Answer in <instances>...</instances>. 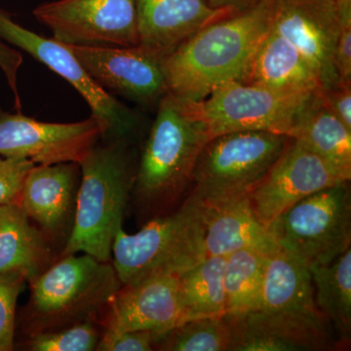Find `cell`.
Wrapping results in <instances>:
<instances>
[{
    "label": "cell",
    "mask_w": 351,
    "mask_h": 351,
    "mask_svg": "<svg viewBox=\"0 0 351 351\" xmlns=\"http://www.w3.org/2000/svg\"><path fill=\"white\" fill-rule=\"evenodd\" d=\"M23 64V56L19 51L13 49L11 46L0 38V69L3 71L12 90L15 99V108L18 112L22 110L19 90H18V73Z\"/></svg>",
    "instance_id": "obj_34"
},
{
    "label": "cell",
    "mask_w": 351,
    "mask_h": 351,
    "mask_svg": "<svg viewBox=\"0 0 351 351\" xmlns=\"http://www.w3.org/2000/svg\"><path fill=\"white\" fill-rule=\"evenodd\" d=\"M138 45L167 57L206 25L234 15L206 0H136Z\"/></svg>",
    "instance_id": "obj_18"
},
{
    "label": "cell",
    "mask_w": 351,
    "mask_h": 351,
    "mask_svg": "<svg viewBox=\"0 0 351 351\" xmlns=\"http://www.w3.org/2000/svg\"><path fill=\"white\" fill-rule=\"evenodd\" d=\"M210 138L195 101L164 95L135 175L138 197L149 204H165L179 196Z\"/></svg>",
    "instance_id": "obj_4"
},
{
    "label": "cell",
    "mask_w": 351,
    "mask_h": 351,
    "mask_svg": "<svg viewBox=\"0 0 351 351\" xmlns=\"http://www.w3.org/2000/svg\"><path fill=\"white\" fill-rule=\"evenodd\" d=\"M351 0H272L270 29L290 41L306 58L323 90L339 82L335 49Z\"/></svg>",
    "instance_id": "obj_11"
},
{
    "label": "cell",
    "mask_w": 351,
    "mask_h": 351,
    "mask_svg": "<svg viewBox=\"0 0 351 351\" xmlns=\"http://www.w3.org/2000/svg\"><path fill=\"white\" fill-rule=\"evenodd\" d=\"M206 256L226 257L240 250L270 256L280 250L269 226L254 212L248 196L221 204L204 205Z\"/></svg>",
    "instance_id": "obj_19"
},
{
    "label": "cell",
    "mask_w": 351,
    "mask_h": 351,
    "mask_svg": "<svg viewBox=\"0 0 351 351\" xmlns=\"http://www.w3.org/2000/svg\"><path fill=\"white\" fill-rule=\"evenodd\" d=\"M43 230L18 204L0 206V274L22 271L27 281L50 267L51 249Z\"/></svg>",
    "instance_id": "obj_22"
},
{
    "label": "cell",
    "mask_w": 351,
    "mask_h": 351,
    "mask_svg": "<svg viewBox=\"0 0 351 351\" xmlns=\"http://www.w3.org/2000/svg\"><path fill=\"white\" fill-rule=\"evenodd\" d=\"M0 38L29 53L75 88L89 106L91 117L98 122L101 138L127 143L137 133L140 125L138 115L95 82L66 44L25 29L2 9Z\"/></svg>",
    "instance_id": "obj_9"
},
{
    "label": "cell",
    "mask_w": 351,
    "mask_h": 351,
    "mask_svg": "<svg viewBox=\"0 0 351 351\" xmlns=\"http://www.w3.org/2000/svg\"><path fill=\"white\" fill-rule=\"evenodd\" d=\"M334 61L339 82H351V9L343 14Z\"/></svg>",
    "instance_id": "obj_32"
},
{
    "label": "cell",
    "mask_w": 351,
    "mask_h": 351,
    "mask_svg": "<svg viewBox=\"0 0 351 351\" xmlns=\"http://www.w3.org/2000/svg\"><path fill=\"white\" fill-rule=\"evenodd\" d=\"M241 82L289 92L323 90L316 71L301 52L270 29L261 43Z\"/></svg>",
    "instance_id": "obj_20"
},
{
    "label": "cell",
    "mask_w": 351,
    "mask_h": 351,
    "mask_svg": "<svg viewBox=\"0 0 351 351\" xmlns=\"http://www.w3.org/2000/svg\"><path fill=\"white\" fill-rule=\"evenodd\" d=\"M101 138L93 117L75 123H48L0 108V156L36 165L80 164Z\"/></svg>",
    "instance_id": "obj_13"
},
{
    "label": "cell",
    "mask_w": 351,
    "mask_h": 351,
    "mask_svg": "<svg viewBox=\"0 0 351 351\" xmlns=\"http://www.w3.org/2000/svg\"><path fill=\"white\" fill-rule=\"evenodd\" d=\"M234 329L228 314L203 316L182 322L156 341L166 351H233Z\"/></svg>",
    "instance_id": "obj_27"
},
{
    "label": "cell",
    "mask_w": 351,
    "mask_h": 351,
    "mask_svg": "<svg viewBox=\"0 0 351 351\" xmlns=\"http://www.w3.org/2000/svg\"><path fill=\"white\" fill-rule=\"evenodd\" d=\"M25 281L22 271L0 274V351L15 348L17 302Z\"/></svg>",
    "instance_id": "obj_29"
},
{
    "label": "cell",
    "mask_w": 351,
    "mask_h": 351,
    "mask_svg": "<svg viewBox=\"0 0 351 351\" xmlns=\"http://www.w3.org/2000/svg\"><path fill=\"white\" fill-rule=\"evenodd\" d=\"M95 82L107 91L142 105H152L168 93L166 56L143 47L69 45Z\"/></svg>",
    "instance_id": "obj_14"
},
{
    "label": "cell",
    "mask_w": 351,
    "mask_h": 351,
    "mask_svg": "<svg viewBox=\"0 0 351 351\" xmlns=\"http://www.w3.org/2000/svg\"><path fill=\"white\" fill-rule=\"evenodd\" d=\"M27 282L22 326L29 336L95 320L122 286L112 263L88 254L63 256Z\"/></svg>",
    "instance_id": "obj_3"
},
{
    "label": "cell",
    "mask_w": 351,
    "mask_h": 351,
    "mask_svg": "<svg viewBox=\"0 0 351 351\" xmlns=\"http://www.w3.org/2000/svg\"><path fill=\"white\" fill-rule=\"evenodd\" d=\"M34 17L69 45L138 46L136 0H57L36 7Z\"/></svg>",
    "instance_id": "obj_10"
},
{
    "label": "cell",
    "mask_w": 351,
    "mask_h": 351,
    "mask_svg": "<svg viewBox=\"0 0 351 351\" xmlns=\"http://www.w3.org/2000/svg\"><path fill=\"white\" fill-rule=\"evenodd\" d=\"M272 0L217 21L178 46L164 63L168 93L189 101L242 82L270 31Z\"/></svg>",
    "instance_id": "obj_1"
},
{
    "label": "cell",
    "mask_w": 351,
    "mask_h": 351,
    "mask_svg": "<svg viewBox=\"0 0 351 351\" xmlns=\"http://www.w3.org/2000/svg\"><path fill=\"white\" fill-rule=\"evenodd\" d=\"M230 316L234 329L235 351H311L332 348L329 320L321 313L288 314L256 309Z\"/></svg>",
    "instance_id": "obj_16"
},
{
    "label": "cell",
    "mask_w": 351,
    "mask_h": 351,
    "mask_svg": "<svg viewBox=\"0 0 351 351\" xmlns=\"http://www.w3.org/2000/svg\"><path fill=\"white\" fill-rule=\"evenodd\" d=\"M105 311L104 334L144 330L159 339L186 320L179 277L164 274L122 285Z\"/></svg>",
    "instance_id": "obj_15"
},
{
    "label": "cell",
    "mask_w": 351,
    "mask_h": 351,
    "mask_svg": "<svg viewBox=\"0 0 351 351\" xmlns=\"http://www.w3.org/2000/svg\"><path fill=\"white\" fill-rule=\"evenodd\" d=\"M316 306L341 339L351 334V248L332 262L309 267Z\"/></svg>",
    "instance_id": "obj_24"
},
{
    "label": "cell",
    "mask_w": 351,
    "mask_h": 351,
    "mask_svg": "<svg viewBox=\"0 0 351 351\" xmlns=\"http://www.w3.org/2000/svg\"><path fill=\"white\" fill-rule=\"evenodd\" d=\"M80 164L36 165L25 177L18 205L47 237L71 234L75 219Z\"/></svg>",
    "instance_id": "obj_17"
},
{
    "label": "cell",
    "mask_w": 351,
    "mask_h": 351,
    "mask_svg": "<svg viewBox=\"0 0 351 351\" xmlns=\"http://www.w3.org/2000/svg\"><path fill=\"white\" fill-rule=\"evenodd\" d=\"M290 138L322 157L350 181L351 130L325 107L322 91L295 124Z\"/></svg>",
    "instance_id": "obj_23"
},
{
    "label": "cell",
    "mask_w": 351,
    "mask_h": 351,
    "mask_svg": "<svg viewBox=\"0 0 351 351\" xmlns=\"http://www.w3.org/2000/svg\"><path fill=\"white\" fill-rule=\"evenodd\" d=\"M206 257L204 204L191 195L179 209L157 217L138 232L119 228L112 246V265L122 285L191 269Z\"/></svg>",
    "instance_id": "obj_5"
},
{
    "label": "cell",
    "mask_w": 351,
    "mask_h": 351,
    "mask_svg": "<svg viewBox=\"0 0 351 351\" xmlns=\"http://www.w3.org/2000/svg\"><path fill=\"white\" fill-rule=\"evenodd\" d=\"M346 182L350 181L331 164L289 137L280 156L248 197L258 218L269 226L307 196Z\"/></svg>",
    "instance_id": "obj_12"
},
{
    "label": "cell",
    "mask_w": 351,
    "mask_h": 351,
    "mask_svg": "<svg viewBox=\"0 0 351 351\" xmlns=\"http://www.w3.org/2000/svg\"><path fill=\"white\" fill-rule=\"evenodd\" d=\"M321 91H281L234 82L217 88L196 103V108L211 138L242 131H265L290 137Z\"/></svg>",
    "instance_id": "obj_8"
},
{
    "label": "cell",
    "mask_w": 351,
    "mask_h": 351,
    "mask_svg": "<svg viewBox=\"0 0 351 351\" xmlns=\"http://www.w3.org/2000/svg\"><path fill=\"white\" fill-rule=\"evenodd\" d=\"M29 337L27 343L29 350L92 351L96 350L101 334L95 325V320H87Z\"/></svg>",
    "instance_id": "obj_28"
},
{
    "label": "cell",
    "mask_w": 351,
    "mask_h": 351,
    "mask_svg": "<svg viewBox=\"0 0 351 351\" xmlns=\"http://www.w3.org/2000/svg\"><path fill=\"white\" fill-rule=\"evenodd\" d=\"M36 165L27 159L0 156V206L18 204L25 177Z\"/></svg>",
    "instance_id": "obj_30"
},
{
    "label": "cell",
    "mask_w": 351,
    "mask_h": 351,
    "mask_svg": "<svg viewBox=\"0 0 351 351\" xmlns=\"http://www.w3.org/2000/svg\"><path fill=\"white\" fill-rule=\"evenodd\" d=\"M325 107L351 130V82H339L322 90Z\"/></svg>",
    "instance_id": "obj_33"
},
{
    "label": "cell",
    "mask_w": 351,
    "mask_h": 351,
    "mask_svg": "<svg viewBox=\"0 0 351 351\" xmlns=\"http://www.w3.org/2000/svg\"><path fill=\"white\" fill-rule=\"evenodd\" d=\"M126 145H96L80 163L75 219L62 257L80 253L101 262L112 260L113 241L135 182Z\"/></svg>",
    "instance_id": "obj_2"
},
{
    "label": "cell",
    "mask_w": 351,
    "mask_h": 351,
    "mask_svg": "<svg viewBox=\"0 0 351 351\" xmlns=\"http://www.w3.org/2000/svg\"><path fill=\"white\" fill-rule=\"evenodd\" d=\"M269 257L255 250H240L226 256V314L239 315L258 308Z\"/></svg>",
    "instance_id": "obj_26"
},
{
    "label": "cell",
    "mask_w": 351,
    "mask_h": 351,
    "mask_svg": "<svg viewBox=\"0 0 351 351\" xmlns=\"http://www.w3.org/2000/svg\"><path fill=\"white\" fill-rule=\"evenodd\" d=\"M350 182L307 196L271 221L281 250L306 267L324 265L350 248Z\"/></svg>",
    "instance_id": "obj_7"
},
{
    "label": "cell",
    "mask_w": 351,
    "mask_h": 351,
    "mask_svg": "<svg viewBox=\"0 0 351 351\" xmlns=\"http://www.w3.org/2000/svg\"><path fill=\"white\" fill-rule=\"evenodd\" d=\"M257 309L277 313H320L308 267L281 249L270 255Z\"/></svg>",
    "instance_id": "obj_21"
},
{
    "label": "cell",
    "mask_w": 351,
    "mask_h": 351,
    "mask_svg": "<svg viewBox=\"0 0 351 351\" xmlns=\"http://www.w3.org/2000/svg\"><path fill=\"white\" fill-rule=\"evenodd\" d=\"M226 258L206 256L178 276L186 320L226 314Z\"/></svg>",
    "instance_id": "obj_25"
},
{
    "label": "cell",
    "mask_w": 351,
    "mask_h": 351,
    "mask_svg": "<svg viewBox=\"0 0 351 351\" xmlns=\"http://www.w3.org/2000/svg\"><path fill=\"white\" fill-rule=\"evenodd\" d=\"M158 339L154 332L144 330H131L103 334L97 346L98 351H152Z\"/></svg>",
    "instance_id": "obj_31"
},
{
    "label": "cell",
    "mask_w": 351,
    "mask_h": 351,
    "mask_svg": "<svg viewBox=\"0 0 351 351\" xmlns=\"http://www.w3.org/2000/svg\"><path fill=\"white\" fill-rule=\"evenodd\" d=\"M288 136L242 131L210 138L191 175V195L204 205L248 196L283 151Z\"/></svg>",
    "instance_id": "obj_6"
},
{
    "label": "cell",
    "mask_w": 351,
    "mask_h": 351,
    "mask_svg": "<svg viewBox=\"0 0 351 351\" xmlns=\"http://www.w3.org/2000/svg\"><path fill=\"white\" fill-rule=\"evenodd\" d=\"M206 1L215 9L239 13L257 5L262 0H206Z\"/></svg>",
    "instance_id": "obj_35"
}]
</instances>
